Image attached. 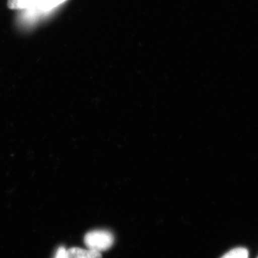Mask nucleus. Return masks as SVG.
<instances>
[{
  "label": "nucleus",
  "instance_id": "5",
  "mask_svg": "<svg viewBox=\"0 0 258 258\" xmlns=\"http://www.w3.org/2000/svg\"><path fill=\"white\" fill-rule=\"evenodd\" d=\"M221 258H249V252L248 250L244 247H237L229 251Z\"/></svg>",
  "mask_w": 258,
  "mask_h": 258
},
{
  "label": "nucleus",
  "instance_id": "1",
  "mask_svg": "<svg viewBox=\"0 0 258 258\" xmlns=\"http://www.w3.org/2000/svg\"><path fill=\"white\" fill-rule=\"evenodd\" d=\"M84 242L88 249L101 252L111 248L114 237L108 231L93 230L85 235Z\"/></svg>",
  "mask_w": 258,
  "mask_h": 258
},
{
  "label": "nucleus",
  "instance_id": "2",
  "mask_svg": "<svg viewBox=\"0 0 258 258\" xmlns=\"http://www.w3.org/2000/svg\"><path fill=\"white\" fill-rule=\"evenodd\" d=\"M69 258H102L101 252L91 249L71 247L67 250Z\"/></svg>",
  "mask_w": 258,
  "mask_h": 258
},
{
  "label": "nucleus",
  "instance_id": "4",
  "mask_svg": "<svg viewBox=\"0 0 258 258\" xmlns=\"http://www.w3.org/2000/svg\"><path fill=\"white\" fill-rule=\"evenodd\" d=\"M66 0H35V8L41 10H50L62 4Z\"/></svg>",
  "mask_w": 258,
  "mask_h": 258
},
{
  "label": "nucleus",
  "instance_id": "3",
  "mask_svg": "<svg viewBox=\"0 0 258 258\" xmlns=\"http://www.w3.org/2000/svg\"><path fill=\"white\" fill-rule=\"evenodd\" d=\"M8 6L12 10L34 8H35V0H8Z\"/></svg>",
  "mask_w": 258,
  "mask_h": 258
},
{
  "label": "nucleus",
  "instance_id": "6",
  "mask_svg": "<svg viewBox=\"0 0 258 258\" xmlns=\"http://www.w3.org/2000/svg\"><path fill=\"white\" fill-rule=\"evenodd\" d=\"M54 258H69L67 253V249L64 248V247H62V246H61V247H59L57 250L56 251L55 257Z\"/></svg>",
  "mask_w": 258,
  "mask_h": 258
}]
</instances>
